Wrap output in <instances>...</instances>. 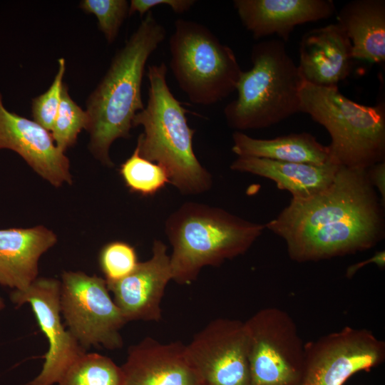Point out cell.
Instances as JSON below:
<instances>
[{
    "instance_id": "cell-12",
    "label": "cell",
    "mask_w": 385,
    "mask_h": 385,
    "mask_svg": "<svg viewBox=\"0 0 385 385\" xmlns=\"http://www.w3.org/2000/svg\"><path fill=\"white\" fill-rule=\"evenodd\" d=\"M61 282L37 277L24 290H13L11 302L20 307L29 304L37 323L48 342V350L40 373L28 385H53L80 356L86 352L61 322Z\"/></svg>"
},
{
    "instance_id": "cell-7",
    "label": "cell",
    "mask_w": 385,
    "mask_h": 385,
    "mask_svg": "<svg viewBox=\"0 0 385 385\" xmlns=\"http://www.w3.org/2000/svg\"><path fill=\"white\" fill-rule=\"evenodd\" d=\"M169 48L171 71L192 103L212 105L236 90L242 72L236 56L205 25L178 19Z\"/></svg>"
},
{
    "instance_id": "cell-31",
    "label": "cell",
    "mask_w": 385,
    "mask_h": 385,
    "mask_svg": "<svg viewBox=\"0 0 385 385\" xmlns=\"http://www.w3.org/2000/svg\"><path fill=\"white\" fill-rule=\"evenodd\" d=\"M5 307V304L3 299L0 297V311Z\"/></svg>"
},
{
    "instance_id": "cell-11",
    "label": "cell",
    "mask_w": 385,
    "mask_h": 385,
    "mask_svg": "<svg viewBox=\"0 0 385 385\" xmlns=\"http://www.w3.org/2000/svg\"><path fill=\"white\" fill-rule=\"evenodd\" d=\"M200 385H252L245 322L213 319L185 345Z\"/></svg>"
},
{
    "instance_id": "cell-19",
    "label": "cell",
    "mask_w": 385,
    "mask_h": 385,
    "mask_svg": "<svg viewBox=\"0 0 385 385\" xmlns=\"http://www.w3.org/2000/svg\"><path fill=\"white\" fill-rule=\"evenodd\" d=\"M339 165L284 162L255 157H238L230 168L274 181L277 188L292 194L294 200L313 196L326 189L334 180Z\"/></svg>"
},
{
    "instance_id": "cell-5",
    "label": "cell",
    "mask_w": 385,
    "mask_h": 385,
    "mask_svg": "<svg viewBox=\"0 0 385 385\" xmlns=\"http://www.w3.org/2000/svg\"><path fill=\"white\" fill-rule=\"evenodd\" d=\"M285 43L270 39L252 46V67L242 71L237 98L224 108L227 123L235 131L265 128L300 112L302 77Z\"/></svg>"
},
{
    "instance_id": "cell-6",
    "label": "cell",
    "mask_w": 385,
    "mask_h": 385,
    "mask_svg": "<svg viewBox=\"0 0 385 385\" xmlns=\"http://www.w3.org/2000/svg\"><path fill=\"white\" fill-rule=\"evenodd\" d=\"M300 112L329 133L330 161L339 166L367 169L384 161L385 104L366 106L346 98L338 87L311 84L303 78Z\"/></svg>"
},
{
    "instance_id": "cell-29",
    "label": "cell",
    "mask_w": 385,
    "mask_h": 385,
    "mask_svg": "<svg viewBox=\"0 0 385 385\" xmlns=\"http://www.w3.org/2000/svg\"><path fill=\"white\" fill-rule=\"evenodd\" d=\"M371 185L377 188L381 195V202L385 205V162L376 163L366 169Z\"/></svg>"
},
{
    "instance_id": "cell-14",
    "label": "cell",
    "mask_w": 385,
    "mask_h": 385,
    "mask_svg": "<svg viewBox=\"0 0 385 385\" xmlns=\"http://www.w3.org/2000/svg\"><path fill=\"white\" fill-rule=\"evenodd\" d=\"M170 280L172 274L167 246L155 240L149 260L139 262L135 269L123 279L106 283L127 322H158L161 319V300Z\"/></svg>"
},
{
    "instance_id": "cell-26",
    "label": "cell",
    "mask_w": 385,
    "mask_h": 385,
    "mask_svg": "<svg viewBox=\"0 0 385 385\" xmlns=\"http://www.w3.org/2000/svg\"><path fill=\"white\" fill-rule=\"evenodd\" d=\"M135 248L114 241L105 245L99 254V265L107 283L114 282L131 273L138 264Z\"/></svg>"
},
{
    "instance_id": "cell-20",
    "label": "cell",
    "mask_w": 385,
    "mask_h": 385,
    "mask_svg": "<svg viewBox=\"0 0 385 385\" xmlns=\"http://www.w3.org/2000/svg\"><path fill=\"white\" fill-rule=\"evenodd\" d=\"M337 23L350 40L354 59L385 61V1L354 0L339 10Z\"/></svg>"
},
{
    "instance_id": "cell-30",
    "label": "cell",
    "mask_w": 385,
    "mask_h": 385,
    "mask_svg": "<svg viewBox=\"0 0 385 385\" xmlns=\"http://www.w3.org/2000/svg\"><path fill=\"white\" fill-rule=\"evenodd\" d=\"M369 264H375L379 268L384 269L385 267V251H378L370 258L350 265L346 268V277L351 278L359 270Z\"/></svg>"
},
{
    "instance_id": "cell-16",
    "label": "cell",
    "mask_w": 385,
    "mask_h": 385,
    "mask_svg": "<svg viewBox=\"0 0 385 385\" xmlns=\"http://www.w3.org/2000/svg\"><path fill=\"white\" fill-rule=\"evenodd\" d=\"M120 367L123 385H200L180 342L163 344L146 337L129 348Z\"/></svg>"
},
{
    "instance_id": "cell-1",
    "label": "cell",
    "mask_w": 385,
    "mask_h": 385,
    "mask_svg": "<svg viewBox=\"0 0 385 385\" xmlns=\"http://www.w3.org/2000/svg\"><path fill=\"white\" fill-rule=\"evenodd\" d=\"M382 206L366 169L339 166L326 189L292 199L265 227L284 240L292 260L316 262L374 247L384 237Z\"/></svg>"
},
{
    "instance_id": "cell-8",
    "label": "cell",
    "mask_w": 385,
    "mask_h": 385,
    "mask_svg": "<svg viewBox=\"0 0 385 385\" xmlns=\"http://www.w3.org/2000/svg\"><path fill=\"white\" fill-rule=\"evenodd\" d=\"M252 385H297L304 344L284 310L263 308L245 322Z\"/></svg>"
},
{
    "instance_id": "cell-25",
    "label": "cell",
    "mask_w": 385,
    "mask_h": 385,
    "mask_svg": "<svg viewBox=\"0 0 385 385\" xmlns=\"http://www.w3.org/2000/svg\"><path fill=\"white\" fill-rule=\"evenodd\" d=\"M79 6L85 12L96 16L98 29L108 43L114 42L128 16L129 3L126 0H83Z\"/></svg>"
},
{
    "instance_id": "cell-13",
    "label": "cell",
    "mask_w": 385,
    "mask_h": 385,
    "mask_svg": "<svg viewBox=\"0 0 385 385\" xmlns=\"http://www.w3.org/2000/svg\"><path fill=\"white\" fill-rule=\"evenodd\" d=\"M17 153L42 178L54 187L71 184L70 163L51 132L34 120L8 111L0 93V149Z\"/></svg>"
},
{
    "instance_id": "cell-28",
    "label": "cell",
    "mask_w": 385,
    "mask_h": 385,
    "mask_svg": "<svg viewBox=\"0 0 385 385\" xmlns=\"http://www.w3.org/2000/svg\"><path fill=\"white\" fill-rule=\"evenodd\" d=\"M194 0H131L129 4L128 16L138 12L141 17L156 6L167 5L176 14L188 11L195 3Z\"/></svg>"
},
{
    "instance_id": "cell-17",
    "label": "cell",
    "mask_w": 385,
    "mask_h": 385,
    "mask_svg": "<svg viewBox=\"0 0 385 385\" xmlns=\"http://www.w3.org/2000/svg\"><path fill=\"white\" fill-rule=\"evenodd\" d=\"M352 60L350 40L338 23L311 29L302 36L297 66L311 84L338 87L349 75Z\"/></svg>"
},
{
    "instance_id": "cell-23",
    "label": "cell",
    "mask_w": 385,
    "mask_h": 385,
    "mask_svg": "<svg viewBox=\"0 0 385 385\" xmlns=\"http://www.w3.org/2000/svg\"><path fill=\"white\" fill-rule=\"evenodd\" d=\"M119 173L129 190L143 196H152L170 183L166 170L142 157L137 147L120 165Z\"/></svg>"
},
{
    "instance_id": "cell-24",
    "label": "cell",
    "mask_w": 385,
    "mask_h": 385,
    "mask_svg": "<svg viewBox=\"0 0 385 385\" xmlns=\"http://www.w3.org/2000/svg\"><path fill=\"white\" fill-rule=\"evenodd\" d=\"M89 123L88 113L72 99L63 83L59 108L51 131L56 147L65 153L76 143L81 131L87 130Z\"/></svg>"
},
{
    "instance_id": "cell-9",
    "label": "cell",
    "mask_w": 385,
    "mask_h": 385,
    "mask_svg": "<svg viewBox=\"0 0 385 385\" xmlns=\"http://www.w3.org/2000/svg\"><path fill=\"white\" fill-rule=\"evenodd\" d=\"M60 305L68 330L86 350L91 346L121 348L127 323L111 298L105 279L80 271L61 276Z\"/></svg>"
},
{
    "instance_id": "cell-22",
    "label": "cell",
    "mask_w": 385,
    "mask_h": 385,
    "mask_svg": "<svg viewBox=\"0 0 385 385\" xmlns=\"http://www.w3.org/2000/svg\"><path fill=\"white\" fill-rule=\"evenodd\" d=\"M123 374L111 358L84 353L63 373L58 385H123Z\"/></svg>"
},
{
    "instance_id": "cell-3",
    "label": "cell",
    "mask_w": 385,
    "mask_h": 385,
    "mask_svg": "<svg viewBox=\"0 0 385 385\" xmlns=\"http://www.w3.org/2000/svg\"><path fill=\"white\" fill-rule=\"evenodd\" d=\"M167 71L163 62L148 67V103L133 120V127L144 129L136 147L142 157L166 170L170 183L182 194H200L211 188L212 176L195 154V130L188 125V111L170 91Z\"/></svg>"
},
{
    "instance_id": "cell-4",
    "label": "cell",
    "mask_w": 385,
    "mask_h": 385,
    "mask_svg": "<svg viewBox=\"0 0 385 385\" xmlns=\"http://www.w3.org/2000/svg\"><path fill=\"white\" fill-rule=\"evenodd\" d=\"M265 225L251 222L226 210L188 202L169 215L165 233L173 247L172 280L195 281L202 268L219 266L244 254L262 233Z\"/></svg>"
},
{
    "instance_id": "cell-21",
    "label": "cell",
    "mask_w": 385,
    "mask_h": 385,
    "mask_svg": "<svg viewBox=\"0 0 385 385\" xmlns=\"http://www.w3.org/2000/svg\"><path fill=\"white\" fill-rule=\"evenodd\" d=\"M232 152L238 157L323 165L330 161L327 145L309 133H290L272 139L250 137L242 131L232 134ZM332 163V162H331Z\"/></svg>"
},
{
    "instance_id": "cell-10",
    "label": "cell",
    "mask_w": 385,
    "mask_h": 385,
    "mask_svg": "<svg viewBox=\"0 0 385 385\" xmlns=\"http://www.w3.org/2000/svg\"><path fill=\"white\" fill-rule=\"evenodd\" d=\"M385 360V342L372 332L344 328L304 344L297 385H343L351 376L369 371Z\"/></svg>"
},
{
    "instance_id": "cell-2",
    "label": "cell",
    "mask_w": 385,
    "mask_h": 385,
    "mask_svg": "<svg viewBox=\"0 0 385 385\" xmlns=\"http://www.w3.org/2000/svg\"><path fill=\"white\" fill-rule=\"evenodd\" d=\"M166 37V30L148 11L137 29L113 56L105 76L86 101L89 149L112 167L109 150L118 138H128L135 115L145 106L141 87L146 63Z\"/></svg>"
},
{
    "instance_id": "cell-27",
    "label": "cell",
    "mask_w": 385,
    "mask_h": 385,
    "mask_svg": "<svg viewBox=\"0 0 385 385\" xmlns=\"http://www.w3.org/2000/svg\"><path fill=\"white\" fill-rule=\"evenodd\" d=\"M58 71L46 92L32 99L31 113L34 120L51 132L59 108L63 78L66 71V61L58 59Z\"/></svg>"
},
{
    "instance_id": "cell-18",
    "label": "cell",
    "mask_w": 385,
    "mask_h": 385,
    "mask_svg": "<svg viewBox=\"0 0 385 385\" xmlns=\"http://www.w3.org/2000/svg\"><path fill=\"white\" fill-rule=\"evenodd\" d=\"M57 242L43 225L0 230V284L24 290L37 277L41 256Z\"/></svg>"
},
{
    "instance_id": "cell-15",
    "label": "cell",
    "mask_w": 385,
    "mask_h": 385,
    "mask_svg": "<svg viewBox=\"0 0 385 385\" xmlns=\"http://www.w3.org/2000/svg\"><path fill=\"white\" fill-rule=\"evenodd\" d=\"M233 5L255 39L276 35L285 43L296 26L328 19L335 11L332 0H234Z\"/></svg>"
}]
</instances>
